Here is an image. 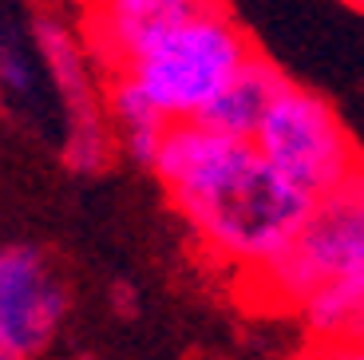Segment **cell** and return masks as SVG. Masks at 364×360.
<instances>
[{
  "label": "cell",
  "instance_id": "6da1fadb",
  "mask_svg": "<svg viewBox=\"0 0 364 360\" xmlns=\"http://www.w3.org/2000/svg\"><path fill=\"white\" fill-rule=\"evenodd\" d=\"M151 174L194 242L246 277L289 250L313 210L309 194L285 182L254 143L214 135L198 123L166 131Z\"/></svg>",
  "mask_w": 364,
  "mask_h": 360
},
{
  "label": "cell",
  "instance_id": "7a4b0ae2",
  "mask_svg": "<svg viewBox=\"0 0 364 360\" xmlns=\"http://www.w3.org/2000/svg\"><path fill=\"white\" fill-rule=\"evenodd\" d=\"M254 52V36L234 12L194 0L191 12L163 28L119 75H127L171 127H182L214 107Z\"/></svg>",
  "mask_w": 364,
  "mask_h": 360
},
{
  "label": "cell",
  "instance_id": "3957f363",
  "mask_svg": "<svg viewBox=\"0 0 364 360\" xmlns=\"http://www.w3.org/2000/svg\"><path fill=\"white\" fill-rule=\"evenodd\" d=\"M246 285L273 309H301L321 289H364V174L313 202L289 250Z\"/></svg>",
  "mask_w": 364,
  "mask_h": 360
},
{
  "label": "cell",
  "instance_id": "277c9868",
  "mask_svg": "<svg viewBox=\"0 0 364 360\" xmlns=\"http://www.w3.org/2000/svg\"><path fill=\"white\" fill-rule=\"evenodd\" d=\"M254 147L285 182H293L313 202L364 174V151L337 107L321 91L293 80L262 119Z\"/></svg>",
  "mask_w": 364,
  "mask_h": 360
},
{
  "label": "cell",
  "instance_id": "5b68a950",
  "mask_svg": "<svg viewBox=\"0 0 364 360\" xmlns=\"http://www.w3.org/2000/svg\"><path fill=\"white\" fill-rule=\"evenodd\" d=\"M32 44H36V60L52 75L55 95H60L68 115V166L83 174L103 171L111 159L107 111H103L100 88H95V63H91L75 24H68L64 16H52V12H40L32 20Z\"/></svg>",
  "mask_w": 364,
  "mask_h": 360
},
{
  "label": "cell",
  "instance_id": "8992f818",
  "mask_svg": "<svg viewBox=\"0 0 364 360\" xmlns=\"http://www.w3.org/2000/svg\"><path fill=\"white\" fill-rule=\"evenodd\" d=\"M68 317V285L40 245H0V360H32Z\"/></svg>",
  "mask_w": 364,
  "mask_h": 360
},
{
  "label": "cell",
  "instance_id": "52a82bcc",
  "mask_svg": "<svg viewBox=\"0 0 364 360\" xmlns=\"http://www.w3.org/2000/svg\"><path fill=\"white\" fill-rule=\"evenodd\" d=\"M191 4L194 0H107V4L80 9L75 32L87 48L91 63L103 68L107 75H119L163 28L186 16Z\"/></svg>",
  "mask_w": 364,
  "mask_h": 360
},
{
  "label": "cell",
  "instance_id": "ba28073f",
  "mask_svg": "<svg viewBox=\"0 0 364 360\" xmlns=\"http://www.w3.org/2000/svg\"><path fill=\"white\" fill-rule=\"evenodd\" d=\"M285 83H289V75L257 48L246 68H242V72L226 83V91L214 100V107L198 119V127H206L214 135L237 139V143H254L257 127L269 115L273 100L282 95Z\"/></svg>",
  "mask_w": 364,
  "mask_h": 360
},
{
  "label": "cell",
  "instance_id": "9c48e42d",
  "mask_svg": "<svg viewBox=\"0 0 364 360\" xmlns=\"http://www.w3.org/2000/svg\"><path fill=\"white\" fill-rule=\"evenodd\" d=\"M103 111H107L111 127H115L123 154L135 166H143V171H155V159L163 151V139L171 131V123L151 107V100H146L127 75H107Z\"/></svg>",
  "mask_w": 364,
  "mask_h": 360
},
{
  "label": "cell",
  "instance_id": "30bf717a",
  "mask_svg": "<svg viewBox=\"0 0 364 360\" xmlns=\"http://www.w3.org/2000/svg\"><path fill=\"white\" fill-rule=\"evenodd\" d=\"M32 55L20 52L16 40H0V88H12V91H32V68H28Z\"/></svg>",
  "mask_w": 364,
  "mask_h": 360
},
{
  "label": "cell",
  "instance_id": "8fae6325",
  "mask_svg": "<svg viewBox=\"0 0 364 360\" xmlns=\"http://www.w3.org/2000/svg\"><path fill=\"white\" fill-rule=\"evenodd\" d=\"M305 360H364V341H313Z\"/></svg>",
  "mask_w": 364,
  "mask_h": 360
},
{
  "label": "cell",
  "instance_id": "7c38bea8",
  "mask_svg": "<svg viewBox=\"0 0 364 360\" xmlns=\"http://www.w3.org/2000/svg\"><path fill=\"white\" fill-rule=\"evenodd\" d=\"M111 309H115L119 317H135L139 313V289L131 285V281H115V285H111Z\"/></svg>",
  "mask_w": 364,
  "mask_h": 360
}]
</instances>
